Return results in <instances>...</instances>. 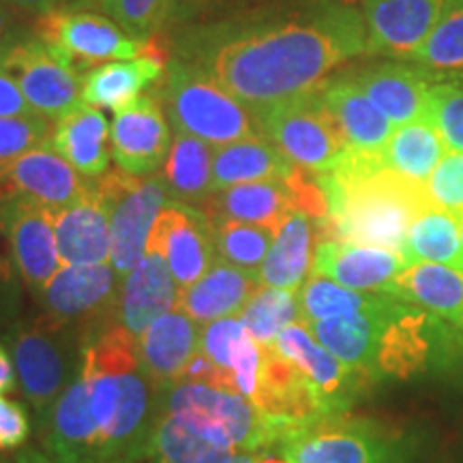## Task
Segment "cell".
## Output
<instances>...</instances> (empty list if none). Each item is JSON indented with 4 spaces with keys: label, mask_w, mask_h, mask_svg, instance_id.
I'll return each mask as SVG.
<instances>
[{
    "label": "cell",
    "mask_w": 463,
    "mask_h": 463,
    "mask_svg": "<svg viewBox=\"0 0 463 463\" xmlns=\"http://www.w3.org/2000/svg\"><path fill=\"white\" fill-rule=\"evenodd\" d=\"M28 436H31V419L24 405L0 397V450L24 447Z\"/></svg>",
    "instance_id": "obj_47"
},
{
    "label": "cell",
    "mask_w": 463,
    "mask_h": 463,
    "mask_svg": "<svg viewBox=\"0 0 463 463\" xmlns=\"http://www.w3.org/2000/svg\"><path fill=\"white\" fill-rule=\"evenodd\" d=\"M0 463H9L7 459H5V457H0Z\"/></svg>",
    "instance_id": "obj_56"
},
{
    "label": "cell",
    "mask_w": 463,
    "mask_h": 463,
    "mask_svg": "<svg viewBox=\"0 0 463 463\" xmlns=\"http://www.w3.org/2000/svg\"><path fill=\"white\" fill-rule=\"evenodd\" d=\"M0 339L9 347L22 392L42 422L78 372L82 331L52 320L42 324L15 320L5 326Z\"/></svg>",
    "instance_id": "obj_7"
},
{
    "label": "cell",
    "mask_w": 463,
    "mask_h": 463,
    "mask_svg": "<svg viewBox=\"0 0 463 463\" xmlns=\"http://www.w3.org/2000/svg\"><path fill=\"white\" fill-rule=\"evenodd\" d=\"M427 120L436 127L449 150L463 153V80H433Z\"/></svg>",
    "instance_id": "obj_44"
},
{
    "label": "cell",
    "mask_w": 463,
    "mask_h": 463,
    "mask_svg": "<svg viewBox=\"0 0 463 463\" xmlns=\"http://www.w3.org/2000/svg\"><path fill=\"white\" fill-rule=\"evenodd\" d=\"M15 14H20V11H15L11 5L0 0V48H3L15 33H20L15 28Z\"/></svg>",
    "instance_id": "obj_52"
},
{
    "label": "cell",
    "mask_w": 463,
    "mask_h": 463,
    "mask_svg": "<svg viewBox=\"0 0 463 463\" xmlns=\"http://www.w3.org/2000/svg\"><path fill=\"white\" fill-rule=\"evenodd\" d=\"M320 95L328 112L344 131L352 153L380 159L382 150L395 131V125L352 82L350 73L324 80Z\"/></svg>",
    "instance_id": "obj_26"
},
{
    "label": "cell",
    "mask_w": 463,
    "mask_h": 463,
    "mask_svg": "<svg viewBox=\"0 0 463 463\" xmlns=\"http://www.w3.org/2000/svg\"><path fill=\"white\" fill-rule=\"evenodd\" d=\"M297 167L266 137L225 144L213 153V189L223 191L234 184L260 181H288Z\"/></svg>",
    "instance_id": "obj_33"
},
{
    "label": "cell",
    "mask_w": 463,
    "mask_h": 463,
    "mask_svg": "<svg viewBox=\"0 0 463 463\" xmlns=\"http://www.w3.org/2000/svg\"><path fill=\"white\" fill-rule=\"evenodd\" d=\"M50 140L52 127L45 116L26 114L0 118V170Z\"/></svg>",
    "instance_id": "obj_45"
},
{
    "label": "cell",
    "mask_w": 463,
    "mask_h": 463,
    "mask_svg": "<svg viewBox=\"0 0 463 463\" xmlns=\"http://www.w3.org/2000/svg\"><path fill=\"white\" fill-rule=\"evenodd\" d=\"M148 249L164 256L178 292L195 283L215 264V232L200 208L167 202L148 239Z\"/></svg>",
    "instance_id": "obj_15"
},
{
    "label": "cell",
    "mask_w": 463,
    "mask_h": 463,
    "mask_svg": "<svg viewBox=\"0 0 463 463\" xmlns=\"http://www.w3.org/2000/svg\"><path fill=\"white\" fill-rule=\"evenodd\" d=\"M80 7H95L109 15L129 37L148 42L153 33L164 26L174 0H80Z\"/></svg>",
    "instance_id": "obj_43"
},
{
    "label": "cell",
    "mask_w": 463,
    "mask_h": 463,
    "mask_svg": "<svg viewBox=\"0 0 463 463\" xmlns=\"http://www.w3.org/2000/svg\"><path fill=\"white\" fill-rule=\"evenodd\" d=\"M459 328L420 307L392 298L380 317L372 378L410 380L453 361Z\"/></svg>",
    "instance_id": "obj_6"
},
{
    "label": "cell",
    "mask_w": 463,
    "mask_h": 463,
    "mask_svg": "<svg viewBox=\"0 0 463 463\" xmlns=\"http://www.w3.org/2000/svg\"><path fill=\"white\" fill-rule=\"evenodd\" d=\"M15 382H17V375H15L14 361H11L7 347L0 345V395H3V392L14 391Z\"/></svg>",
    "instance_id": "obj_51"
},
{
    "label": "cell",
    "mask_w": 463,
    "mask_h": 463,
    "mask_svg": "<svg viewBox=\"0 0 463 463\" xmlns=\"http://www.w3.org/2000/svg\"><path fill=\"white\" fill-rule=\"evenodd\" d=\"M367 52L363 15L324 5L300 20L222 34L202 50L200 69L253 114L320 89L326 75Z\"/></svg>",
    "instance_id": "obj_1"
},
{
    "label": "cell",
    "mask_w": 463,
    "mask_h": 463,
    "mask_svg": "<svg viewBox=\"0 0 463 463\" xmlns=\"http://www.w3.org/2000/svg\"><path fill=\"white\" fill-rule=\"evenodd\" d=\"M109 146L123 172L140 178L157 174L172 146L170 125L157 97L140 95L116 109L109 125Z\"/></svg>",
    "instance_id": "obj_18"
},
{
    "label": "cell",
    "mask_w": 463,
    "mask_h": 463,
    "mask_svg": "<svg viewBox=\"0 0 463 463\" xmlns=\"http://www.w3.org/2000/svg\"><path fill=\"white\" fill-rule=\"evenodd\" d=\"M414 61L436 71H463V0H444L436 26Z\"/></svg>",
    "instance_id": "obj_41"
},
{
    "label": "cell",
    "mask_w": 463,
    "mask_h": 463,
    "mask_svg": "<svg viewBox=\"0 0 463 463\" xmlns=\"http://www.w3.org/2000/svg\"><path fill=\"white\" fill-rule=\"evenodd\" d=\"M92 187L90 178L80 174L62 157L52 142L39 144L26 155L11 161L0 170V194L28 195L52 213L62 211L75 200L89 194Z\"/></svg>",
    "instance_id": "obj_19"
},
{
    "label": "cell",
    "mask_w": 463,
    "mask_h": 463,
    "mask_svg": "<svg viewBox=\"0 0 463 463\" xmlns=\"http://www.w3.org/2000/svg\"><path fill=\"white\" fill-rule=\"evenodd\" d=\"M95 181L109 208V264L123 283L146 256L150 232L170 195L161 174L140 178L118 167Z\"/></svg>",
    "instance_id": "obj_9"
},
{
    "label": "cell",
    "mask_w": 463,
    "mask_h": 463,
    "mask_svg": "<svg viewBox=\"0 0 463 463\" xmlns=\"http://www.w3.org/2000/svg\"><path fill=\"white\" fill-rule=\"evenodd\" d=\"M256 118L262 137L273 142L294 165L311 174L337 170L350 150L320 89L266 108Z\"/></svg>",
    "instance_id": "obj_8"
},
{
    "label": "cell",
    "mask_w": 463,
    "mask_h": 463,
    "mask_svg": "<svg viewBox=\"0 0 463 463\" xmlns=\"http://www.w3.org/2000/svg\"><path fill=\"white\" fill-rule=\"evenodd\" d=\"M215 232L217 258L236 269L258 273L273 247L277 232L239 222H211Z\"/></svg>",
    "instance_id": "obj_42"
},
{
    "label": "cell",
    "mask_w": 463,
    "mask_h": 463,
    "mask_svg": "<svg viewBox=\"0 0 463 463\" xmlns=\"http://www.w3.org/2000/svg\"><path fill=\"white\" fill-rule=\"evenodd\" d=\"M159 410L206 442L234 453H273L279 439L251 399L204 382L183 380L159 391Z\"/></svg>",
    "instance_id": "obj_4"
},
{
    "label": "cell",
    "mask_w": 463,
    "mask_h": 463,
    "mask_svg": "<svg viewBox=\"0 0 463 463\" xmlns=\"http://www.w3.org/2000/svg\"><path fill=\"white\" fill-rule=\"evenodd\" d=\"M275 450L288 463H397L392 438L347 414L322 416L288 431Z\"/></svg>",
    "instance_id": "obj_11"
},
{
    "label": "cell",
    "mask_w": 463,
    "mask_h": 463,
    "mask_svg": "<svg viewBox=\"0 0 463 463\" xmlns=\"http://www.w3.org/2000/svg\"><path fill=\"white\" fill-rule=\"evenodd\" d=\"M164 61L148 54L133 61H112L90 69L82 80V99L95 108L120 109L164 78Z\"/></svg>",
    "instance_id": "obj_34"
},
{
    "label": "cell",
    "mask_w": 463,
    "mask_h": 463,
    "mask_svg": "<svg viewBox=\"0 0 463 463\" xmlns=\"http://www.w3.org/2000/svg\"><path fill=\"white\" fill-rule=\"evenodd\" d=\"M73 3H80V0H73Z\"/></svg>",
    "instance_id": "obj_57"
},
{
    "label": "cell",
    "mask_w": 463,
    "mask_h": 463,
    "mask_svg": "<svg viewBox=\"0 0 463 463\" xmlns=\"http://www.w3.org/2000/svg\"><path fill=\"white\" fill-rule=\"evenodd\" d=\"M461 253H463V217H461Z\"/></svg>",
    "instance_id": "obj_55"
},
{
    "label": "cell",
    "mask_w": 463,
    "mask_h": 463,
    "mask_svg": "<svg viewBox=\"0 0 463 463\" xmlns=\"http://www.w3.org/2000/svg\"><path fill=\"white\" fill-rule=\"evenodd\" d=\"M316 219L294 211L275 234L273 247L258 270V279L266 288L298 292L314 264Z\"/></svg>",
    "instance_id": "obj_32"
},
{
    "label": "cell",
    "mask_w": 463,
    "mask_h": 463,
    "mask_svg": "<svg viewBox=\"0 0 463 463\" xmlns=\"http://www.w3.org/2000/svg\"><path fill=\"white\" fill-rule=\"evenodd\" d=\"M52 146L86 178H99L108 172L112 146L109 127L99 108L80 103L71 112L56 120Z\"/></svg>",
    "instance_id": "obj_31"
},
{
    "label": "cell",
    "mask_w": 463,
    "mask_h": 463,
    "mask_svg": "<svg viewBox=\"0 0 463 463\" xmlns=\"http://www.w3.org/2000/svg\"><path fill=\"white\" fill-rule=\"evenodd\" d=\"M45 455L54 463H103L97 425L89 405V384L78 364L67 389L39 422Z\"/></svg>",
    "instance_id": "obj_20"
},
{
    "label": "cell",
    "mask_w": 463,
    "mask_h": 463,
    "mask_svg": "<svg viewBox=\"0 0 463 463\" xmlns=\"http://www.w3.org/2000/svg\"><path fill=\"white\" fill-rule=\"evenodd\" d=\"M241 317L260 347H273L283 328L300 322L298 292L262 286L242 309Z\"/></svg>",
    "instance_id": "obj_40"
},
{
    "label": "cell",
    "mask_w": 463,
    "mask_h": 463,
    "mask_svg": "<svg viewBox=\"0 0 463 463\" xmlns=\"http://www.w3.org/2000/svg\"><path fill=\"white\" fill-rule=\"evenodd\" d=\"M389 297L431 311L463 331V269L447 264H410L392 281Z\"/></svg>",
    "instance_id": "obj_30"
},
{
    "label": "cell",
    "mask_w": 463,
    "mask_h": 463,
    "mask_svg": "<svg viewBox=\"0 0 463 463\" xmlns=\"http://www.w3.org/2000/svg\"><path fill=\"white\" fill-rule=\"evenodd\" d=\"M178 288L164 256L148 249L142 262L120 283L114 320L133 337H140L157 317L176 307Z\"/></svg>",
    "instance_id": "obj_25"
},
{
    "label": "cell",
    "mask_w": 463,
    "mask_h": 463,
    "mask_svg": "<svg viewBox=\"0 0 463 463\" xmlns=\"http://www.w3.org/2000/svg\"><path fill=\"white\" fill-rule=\"evenodd\" d=\"M20 311V281L14 260L0 251V326H9Z\"/></svg>",
    "instance_id": "obj_48"
},
{
    "label": "cell",
    "mask_w": 463,
    "mask_h": 463,
    "mask_svg": "<svg viewBox=\"0 0 463 463\" xmlns=\"http://www.w3.org/2000/svg\"><path fill=\"white\" fill-rule=\"evenodd\" d=\"M15 463H54L48 455L37 449H26L15 457Z\"/></svg>",
    "instance_id": "obj_53"
},
{
    "label": "cell",
    "mask_w": 463,
    "mask_h": 463,
    "mask_svg": "<svg viewBox=\"0 0 463 463\" xmlns=\"http://www.w3.org/2000/svg\"><path fill=\"white\" fill-rule=\"evenodd\" d=\"M80 369L89 384L101 461L140 463L159 414V391L144 369L137 337L114 316L90 324L82 331Z\"/></svg>",
    "instance_id": "obj_2"
},
{
    "label": "cell",
    "mask_w": 463,
    "mask_h": 463,
    "mask_svg": "<svg viewBox=\"0 0 463 463\" xmlns=\"http://www.w3.org/2000/svg\"><path fill=\"white\" fill-rule=\"evenodd\" d=\"M447 150V144L439 137L436 127L430 120H419V123L395 127L391 140L382 150L380 161L386 170L425 184Z\"/></svg>",
    "instance_id": "obj_37"
},
{
    "label": "cell",
    "mask_w": 463,
    "mask_h": 463,
    "mask_svg": "<svg viewBox=\"0 0 463 463\" xmlns=\"http://www.w3.org/2000/svg\"><path fill=\"white\" fill-rule=\"evenodd\" d=\"M54 232L62 266L109 262V208L95 183L89 194L54 213Z\"/></svg>",
    "instance_id": "obj_27"
},
{
    "label": "cell",
    "mask_w": 463,
    "mask_h": 463,
    "mask_svg": "<svg viewBox=\"0 0 463 463\" xmlns=\"http://www.w3.org/2000/svg\"><path fill=\"white\" fill-rule=\"evenodd\" d=\"M234 455V450L206 442L174 416L159 410L144 459L150 463H230Z\"/></svg>",
    "instance_id": "obj_38"
},
{
    "label": "cell",
    "mask_w": 463,
    "mask_h": 463,
    "mask_svg": "<svg viewBox=\"0 0 463 463\" xmlns=\"http://www.w3.org/2000/svg\"><path fill=\"white\" fill-rule=\"evenodd\" d=\"M161 176L165 181L170 202H181L189 206L204 204L215 194L211 146L189 133L174 131Z\"/></svg>",
    "instance_id": "obj_35"
},
{
    "label": "cell",
    "mask_w": 463,
    "mask_h": 463,
    "mask_svg": "<svg viewBox=\"0 0 463 463\" xmlns=\"http://www.w3.org/2000/svg\"><path fill=\"white\" fill-rule=\"evenodd\" d=\"M14 7L20 14H31V15H48L52 11L61 9V0H3Z\"/></svg>",
    "instance_id": "obj_50"
},
{
    "label": "cell",
    "mask_w": 463,
    "mask_h": 463,
    "mask_svg": "<svg viewBox=\"0 0 463 463\" xmlns=\"http://www.w3.org/2000/svg\"><path fill=\"white\" fill-rule=\"evenodd\" d=\"M444 0H363L369 54L414 58L436 26Z\"/></svg>",
    "instance_id": "obj_21"
},
{
    "label": "cell",
    "mask_w": 463,
    "mask_h": 463,
    "mask_svg": "<svg viewBox=\"0 0 463 463\" xmlns=\"http://www.w3.org/2000/svg\"><path fill=\"white\" fill-rule=\"evenodd\" d=\"M382 298L384 294L356 292V289H347L326 277L311 273L309 279L298 289L300 324L363 314L378 305Z\"/></svg>",
    "instance_id": "obj_39"
},
{
    "label": "cell",
    "mask_w": 463,
    "mask_h": 463,
    "mask_svg": "<svg viewBox=\"0 0 463 463\" xmlns=\"http://www.w3.org/2000/svg\"><path fill=\"white\" fill-rule=\"evenodd\" d=\"M275 350L297 364L305 378L314 384L328 416L347 414L356 399L369 391L373 380L361 369L341 363L326 347L316 341L303 324H289L275 339Z\"/></svg>",
    "instance_id": "obj_17"
},
{
    "label": "cell",
    "mask_w": 463,
    "mask_h": 463,
    "mask_svg": "<svg viewBox=\"0 0 463 463\" xmlns=\"http://www.w3.org/2000/svg\"><path fill=\"white\" fill-rule=\"evenodd\" d=\"M350 78L395 127L427 120L433 80L425 67L380 62L358 69Z\"/></svg>",
    "instance_id": "obj_23"
},
{
    "label": "cell",
    "mask_w": 463,
    "mask_h": 463,
    "mask_svg": "<svg viewBox=\"0 0 463 463\" xmlns=\"http://www.w3.org/2000/svg\"><path fill=\"white\" fill-rule=\"evenodd\" d=\"M399 253L408 264L431 262L463 269L461 217L438 206L427 208L410 225Z\"/></svg>",
    "instance_id": "obj_36"
},
{
    "label": "cell",
    "mask_w": 463,
    "mask_h": 463,
    "mask_svg": "<svg viewBox=\"0 0 463 463\" xmlns=\"http://www.w3.org/2000/svg\"><path fill=\"white\" fill-rule=\"evenodd\" d=\"M164 101L174 131L189 133L208 146L262 137L256 114L228 95L204 69L189 62H170Z\"/></svg>",
    "instance_id": "obj_5"
},
{
    "label": "cell",
    "mask_w": 463,
    "mask_h": 463,
    "mask_svg": "<svg viewBox=\"0 0 463 463\" xmlns=\"http://www.w3.org/2000/svg\"><path fill=\"white\" fill-rule=\"evenodd\" d=\"M297 211L288 181H260L215 191L204 202L211 222H239L279 232L281 223Z\"/></svg>",
    "instance_id": "obj_29"
},
{
    "label": "cell",
    "mask_w": 463,
    "mask_h": 463,
    "mask_svg": "<svg viewBox=\"0 0 463 463\" xmlns=\"http://www.w3.org/2000/svg\"><path fill=\"white\" fill-rule=\"evenodd\" d=\"M202 326L174 307L137 337V350L155 389L164 391L184 378L200 354Z\"/></svg>",
    "instance_id": "obj_24"
},
{
    "label": "cell",
    "mask_w": 463,
    "mask_h": 463,
    "mask_svg": "<svg viewBox=\"0 0 463 463\" xmlns=\"http://www.w3.org/2000/svg\"><path fill=\"white\" fill-rule=\"evenodd\" d=\"M0 234L9 247L17 275L39 297L61 269L54 213L28 195L0 194Z\"/></svg>",
    "instance_id": "obj_13"
},
{
    "label": "cell",
    "mask_w": 463,
    "mask_h": 463,
    "mask_svg": "<svg viewBox=\"0 0 463 463\" xmlns=\"http://www.w3.org/2000/svg\"><path fill=\"white\" fill-rule=\"evenodd\" d=\"M316 176L328 202L326 219L316 222L320 241L399 251L414 219L433 206L425 184L352 150L337 170Z\"/></svg>",
    "instance_id": "obj_3"
},
{
    "label": "cell",
    "mask_w": 463,
    "mask_h": 463,
    "mask_svg": "<svg viewBox=\"0 0 463 463\" xmlns=\"http://www.w3.org/2000/svg\"><path fill=\"white\" fill-rule=\"evenodd\" d=\"M431 204L463 217V153L449 150L425 183Z\"/></svg>",
    "instance_id": "obj_46"
},
{
    "label": "cell",
    "mask_w": 463,
    "mask_h": 463,
    "mask_svg": "<svg viewBox=\"0 0 463 463\" xmlns=\"http://www.w3.org/2000/svg\"><path fill=\"white\" fill-rule=\"evenodd\" d=\"M260 288L262 283L258 273L236 269L217 258L198 281L178 292L176 309L184 311L200 326H206L223 317L241 316Z\"/></svg>",
    "instance_id": "obj_28"
},
{
    "label": "cell",
    "mask_w": 463,
    "mask_h": 463,
    "mask_svg": "<svg viewBox=\"0 0 463 463\" xmlns=\"http://www.w3.org/2000/svg\"><path fill=\"white\" fill-rule=\"evenodd\" d=\"M34 114L31 103L26 101V97L22 95L20 86L15 84V80H11L9 75L0 73V118H7V116H26Z\"/></svg>",
    "instance_id": "obj_49"
},
{
    "label": "cell",
    "mask_w": 463,
    "mask_h": 463,
    "mask_svg": "<svg viewBox=\"0 0 463 463\" xmlns=\"http://www.w3.org/2000/svg\"><path fill=\"white\" fill-rule=\"evenodd\" d=\"M120 279L112 264L61 266L39 294L48 320L84 331L90 324L114 316Z\"/></svg>",
    "instance_id": "obj_16"
},
{
    "label": "cell",
    "mask_w": 463,
    "mask_h": 463,
    "mask_svg": "<svg viewBox=\"0 0 463 463\" xmlns=\"http://www.w3.org/2000/svg\"><path fill=\"white\" fill-rule=\"evenodd\" d=\"M399 251L341 241H317L311 273L356 292L389 294L392 281L408 269Z\"/></svg>",
    "instance_id": "obj_22"
},
{
    "label": "cell",
    "mask_w": 463,
    "mask_h": 463,
    "mask_svg": "<svg viewBox=\"0 0 463 463\" xmlns=\"http://www.w3.org/2000/svg\"><path fill=\"white\" fill-rule=\"evenodd\" d=\"M262 347L256 344L241 316L223 317L202 326L200 354L183 380L204 382L247 399L256 397ZM181 380V382H183Z\"/></svg>",
    "instance_id": "obj_14"
},
{
    "label": "cell",
    "mask_w": 463,
    "mask_h": 463,
    "mask_svg": "<svg viewBox=\"0 0 463 463\" xmlns=\"http://www.w3.org/2000/svg\"><path fill=\"white\" fill-rule=\"evenodd\" d=\"M230 463H256V453H236Z\"/></svg>",
    "instance_id": "obj_54"
},
{
    "label": "cell",
    "mask_w": 463,
    "mask_h": 463,
    "mask_svg": "<svg viewBox=\"0 0 463 463\" xmlns=\"http://www.w3.org/2000/svg\"><path fill=\"white\" fill-rule=\"evenodd\" d=\"M0 73L15 80L34 114L50 120L62 118L82 103L80 73L58 61L37 33H15L0 48Z\"/></svg>",
    "instance_id": "obj_12"
},
{
    "label": "cell",
    "mask_w": 463,
    "mask_h": 463,
    "mask_svg": "<svg viewBox=\"0 0 463 463\" xmlns=\"http://www.w3.org/2000/svg\"><path fill=\"white\" fill-rule=\"evenodd\" d=\"M37 34L58 61L75 71L99 67L103 61H133L153 54V43L137 42L114 20L80 9H56L39 20Z\"/></svg>",
    "instance_id": "obj_10"
}]
</instances>
